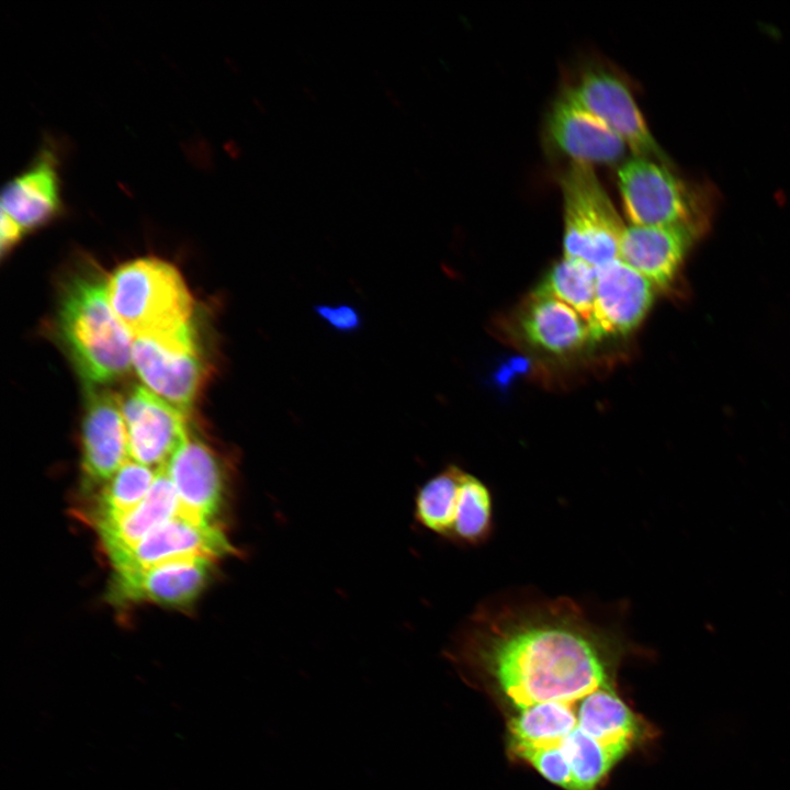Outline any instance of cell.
<instances>
[{"label":"cell","mask_w":790,"mask_h":790,"mask_svg":"<svg viewBox=\"0 0 790 790\" xmlns=\"http://www.w3.org/2000/svg\"><path fill=\"white\" fill-rule=\"evenodd\" d=\"M493 528L492 493L478 477L465 472L450 540L464 545H479L490 538Z\"/></svg>","instance_id":"cell-22"},{"label":"cell","mask_w":790,"mask_h":790,"mask_svg":"<svg viewBox=\"0 0 790 790\" xmlns=\"http://www.w3.org/2000/svg\"><path fill=\"white\" fill-rule=\"evenodd\" d=\"M560 184L564 257L595 268L619 259L625 227L591 165L572 161Z\"/></svg>","instance_id":"cell-4"},{"label":"cell","mask_w":790,"mask_h":790,"mask_svg":"<svg viewBox=\"0 0 790 790\" xmlns=\"http://www.w3.org/2000/svg\"><path fill=\"white\" fill-rule=\"evenodd\" d=\"M81 427L82 485L100 489L128 460V438L121 397L106 388H88Z\"/></svg>","instance_id":"cell-11"},{"label":"cell","mask_w":790,"mask_h":790,"mask_svg":"<svg viewBox=\"0 0 790 790\" xmlns=\"http://www.w3.org/2000/svg\"><path fill=\"white\" fill-rule=\"evenodd\" d=\"M315 312L326 324L341 332L354 331L361 325L359 312L350 305H317Z\"/></svg>","instance_id":"cell-23"},{"label":"cell","mask_w":790,"mask_h":790,"mask_svg":"<svg viewBox=\"0 0 790 790\" xmlns=\"http://www.w3.org/2000/svg\"><path fill=\"white\" fill-rule=\"evenodd\" d=\"M180 514L174 487L165 471L158 470L145 499L123 517L95 527L108 556L134 546L150 531Z\"/></svg>","instance_id":"cell-18"},{"label":"cell","mask_w":790,"mask_h":790,"mask_svg":"<svg viewBox=\"0 0 790 790\" xmlns=\"http://www.w3.org/2000/svg\"><path fill=\"white\" fill-rule=\"evenodd\" d=\"M109 300L134 337H159L189 325L193 298L179 270L156 257L117 267L108 278Z\"/></svg>","instance_id":"cell-3"},{"label":"cell","mask_w":790,"mask_h":790,"mask_svg":"<svg viewBox=\"0 0 790 790\" xmlns=\"http://www.w3.org/2000/svg\"><path fill=\"white\" fill-rule=\"evenodd\" d=\"M546 132L560 151L582 163H613L627 144L606 123L585 109L566 89L554 102Z\"/></svg>","instance_id":"cell-15"},{"label":"cell","mask_w":790,"mask_h":790,"mask_svg":"<svg viewBox=\"0 0 790 790\" xmlns=\"http://www.w3.org/2000/svg\"><path fill=\"white\" fill-rule=\"evenodd\" d=\"M624 643L571 598L503 599L475 609L450 656L517 710L576 702L612 682Z\"/></svg>","instance_id":"cell-1"},{"label":"cell","mask_w":790,"mask_h":790,"mask_svg":"<svg viewBox=\"0 0 790 790\" xmlns=\"http://www.w3.org/2000/svg\"><path fill=\"white\" fill-rule=\"evenodd\" d=\"M233 552L234 548L218 524L179 514L134 546L109 558L114 571H132L196 557L216 562Z\"/></svg>","instance_id":"cell-8"},{"label":"cell","mask_w":790,"mask_h":790,"mask_svg":"<svg viewBox=\"0 0 790 790\" xmlns=\"http://www.w3.org/2000/svg\"><path fill=\"white\" fill-rule=\"evenodd\" d=\"M61 146L45 137L29 165L1 191L0 248L5 256L29 234L66 212L61 183Z\"/></svg>","instance_id":"cell-5"},{"label":"cell","mask_w":790,"mask_h":790,"mask_svg":"<svg viewBox=\"0 0 790 790\" xmlns=\"http://www.w3.org/2000/svg\"><path fill=\"white\" fill-rule=\"evenodd\" d=\"M596 276L595 267L564 257L548 271L532 295L561 301L575 309L587 323L594 305Z\"/></svg>","instance_id":"cell-21"},{"label":"cell","mask_w":790,"mask_h":790,"mask_svg":"<svg viewBox=\"0 0 790 790\" xmlns=\"http://www.w3.org/2000/svg\"><path fill=\"white\" fill-rule=\"evenodd\" d=\"M165 471L180 505V514L214 522L224 495V474L216 453L191 436L174 452Z\"/></svg>","instance_id":"cell-16"},{"label":"cell","mask_w":790,"mask_h":790,"mask_svg":"<svg viewBox=\"0 0 790 790\" xmlns=\"http://www.w3.org/2000/svg\"><path fill=\"white\" fill-rule=\"evenodd\" d=\"M576 100L616 132L636 156L667 165L625 82L613 71L591 68L568 88Z\"/></svg>","instance_id":"cell-12"},{"label":"cell","mask_w":790,"mask_h":790,"mask_svg":"<svg viewBox=\"0 0 790 790\" xmlns=\"http://www.w3.org/2000/svg\"><path fill=\"white\" fill-rule=\"evenodd\" d=\"M56 329L79 376L100 387L125 374L133 342L109 300L108 279L95 267L72 273L58 301Z\"/></svg>","instance_id":"cell-2"},{"label":"cell","mask_w":790,"mask_h":790,"mask_svg":"<svg viewBox=\"0 0 790 790\" xmlns=\"http://www.w3.org/2000/svg\"><path fill=\"white\" fill-rule=\"evenodd\" d=\"M618 182L632 225L669 226L702 221L697 195L665 163L636 156L619 168Z\"/></svg>","instance_id":"cell-7"},{"label":"cell","mask_w":790,"mask_h":790,"mask_svg":"<svg viewBox=\"0 0 790 790\" xmlns=\"http://www.w3.org/2000/svg\"><path fill=\"white\" fill-rule=\"evenodd\" d=\"M519 323L527 342L549 353H571L590 341L586 320L552 297L532 295Z\"/></svg>","instance_id":"cell-17"},{"label":"cell","mask_w":790,"mask_h":790,"mask_svg":"<svg viewBox=\"0 0 790 790\" xmlns=\"http://www.w3.org/2000/svg\"><path fill=\"white\" fill-rule=\"evenodd\" d=\"M214 562L196 557L149 568L114 571L106 600L116 607L142 602L171 607L190 606L210 579Z\"/></svg>","instance_id":"cell-13"},{"label":"cell","mask_w":790,"mask_h":790,"mask_svg":"<svg viewBox=\"0 0 790 790\" xmlns=\"http://www.w3.org/2000/svg\"><path fill=\"white\" fill-rule=\"evenodd\" d=\"M596 270L594 305L587 320L590 341L629 335L650 312L655 286L621 259Z\"/></svg>","instance_id":"cell-10"},{"label":"cell","mask_w":790,"mask_h":790,"mask_svg":"<svg viewBox=\"0 0 790 790\" xmlns=\"http://www.w3.org/2000/svg\"><path fill=\"white\" fill-rule=\"evenodd\" d=\"M464 472L459 466L449 465L428 479L416 495V519L422 527L449 540Z\"/></svg>","instance_id":"cell-20"},{"label":"cell","mask_w":790,"mask_h":790,"mask_svg":"<svg viewBox=\"0 0 790 790\" xmlns=\"http://www.w3.org/2000/svg\"><path fill=\"white\" fill-rule=\"evenodd\" d=\"M158 470L128 460L97 490L92 504L81 515L91 527L116 520L136 508L149 493Z\"/></svg>","instance_id":"cell-19"},{"label":"cell","mask_w":790,"mask_h":790,"mask_svg":"<svg viewBox=\"0 0 790 790\" xmlns=\"http://www.w3.org/2000/svg\"><path fill=\"white\" fill-rule=\"evenodd\" d=\"M701 223L625 227L619 259L644 275L654 286L667 290L676 281Z\"/></svg>","instance_id":"cell-14"},{"label":"cell","mask_w":790,"mask_h":790,"mask_svg":"<svg viewBox=\"0 0 790 790\" xmlns=\"http://www.w3.org/2000/svg\"><path fill=\"white\" fill-rule=\"evenodd\" d=\"M132 361L155 394L185 413L192 408L207 374L192 323L173 334L134 338Z\"/></svg>","instance_id":"cell-6"},{"label":"cell","mask_w":790,"mask_h":790,"mask_svg":"<svg viewBox=\"0 0 790 790\" xmlns=\"http://www.w3.org/2000/svg\"><path fill=\"white\" fill-rule=\"evenodd\" d=\"M132 460L160 470L190 437L188 413L143 386L121 397Z\"/></svg>","instance_id":"cell-9"}]
</instances>
